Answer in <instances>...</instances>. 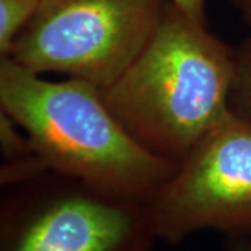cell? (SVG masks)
<instances>
[{
    "instance_id": "cell-1",
    "label": "cell",
    "mask_w": 251,
    "mask_h": 251,
    "mask_svg": "<svg viewBox=\"0 0 251 251\" xmlns=\"http://www.w3.org/2000/svg\"><path fill=\"white\" fill-rule=\"evenodd\" d=\"M234 73L233 48L165 0L148 42L100 92L138 143L179 163L232 110Z\"/></svg>"
},
{
    "instance_id": "cell-2",
    "label": "cell",
    "mask_w": 251,
    "mask_h": 251,
    "mask_svg": "<svg viewBox=\"0 0 251 251\" xmlns=\"http://www.w3.org/2000/svg\"><path fill=\"white\" fill-rule=\"evenodd\" d=\"M0 110L25 130L49 171L112 196L150 201L179 165L138 143L98 87L48 80L9 57L0 59Z\"/></svg>"
},
{
    "instance_id": "cell-3",
    "label": "cell",
    "mask_w": 251,
    "mask_h": 251,
    "mask_svg": "<svg viewBox=\"0 0 251 251\" xmlns=\"http://www.w3.org/2000/svg\"><path fill=\"white\" fill-rule=\"evenodd\" d=\"M0 251H150V201L48 172L3 188Z\"/></svg>"
},
{
    "instance_id": "cell-4",
    "label": "cell",
    "mask_w": 251,
    "mask_h": 251,
    "mask_svg": "<svg viewBox=\"0 0 251 251\" xmlns=\"http://www.w3.org/2000/svg\"><path fill=\"white\" fill-rule=\"evenodd\" d=\"M165 0H42L9 57L106 88L152 35Z\"/></svg>"
},
{
    "instance_id": "cell-5",
    "label": "cell",
    "mask_w": 251,
    "mask_h": 251,
    "mask_svg": "<svg viewBox=\"0 0 251 251\" xmlns=\"http://www.w3.org/2000/svg\"><path fill=\"white\" fill-rule=\"evenodd\" d=\"M156 240L214 230L251 237V119L230 110L150 200Z\"/></svg>"
},
{
    "instance_id": "cell-6",
    "label": "cell",
    "mask_w": 251,
    "mask_h": 251,
    "mask_svg": "<svg viewBox=\"0 0 251 251\" xmlns=\"http://www.w3.org/2000/svg\"><path fill=\"white\" fill-rule=\"evenodd\" d=\"M0 141L3 158L0 184L3 188L17 186L50 172L25 130L1 110Z\"/></svg>"
},
{
    "instance_id": "cell-7",
    "label": "cell",
    "mask_w": 251,
    "mask_h": 251,
    "mask_svg": "<svg viewBox=\"0 0 251 251\" xmlns=\"http://www.w3.org/2000/svg\"><path fill=\"white\" fill-rule=\"evenodd\" d=\"M42 0H0V54L9 56L16 39L34 18Z\"/></svg>"
},
{
    "instance_id": "cell-8",
    "label": "cell",
    "mask_w": 251,
    "mask_h": 251,
    "mask_svg": "<svg viewBox=\"0 0 251 251\" xmlns=\"http://www.w3.org/2000/svg\"><path fill=\"white\" fill-rule=\"evenodd\" d=\"M236 73L230 97V109L251 119V34L234 49Z\"/></svg>"
},
{
    "instance_id": "cell-9",
    "label": "cell",
    "mask_w": 251,
    "mask_h": 251,
    "mask_svg": "<svg viewBox=\"0 0 251 251\" xmlns=\"http://www.w3.org/2000/svg\"><path fill=\"white\" fill-rule=\"evenodd\" d=\"M171 1L191 18L206 24L205 0H171Z\"/></svg>"
},
{
    "instance_id": "cell-10",
    "label": "cell",
    "mask_w": 251,
    "mask_h": 251,
    "mask_svg": "<svg viewBox=\"0 0 251 251\" xmlns=\"http://www.w3.org/2000/svg\"><path fill=\"white\" fill-rule=\"evenodd\" d=\"M225 251H251V237L226 236Z\"/></svg>"
},
{
    "instance_id": "cell-11",
    "label": "cell",
    "mask_w": 251,
    "mask_h": 251,
    "mask_svg": "<svg viewBox=\"0 0 251 251\" xmlns=\"http://www.w3.org/2000/svg\"><path fill=\"white\" fill-rule=\"evenodd\" d=\"M242 20L251 27V0H230Z\"/></svg>"
}]
</instances>
